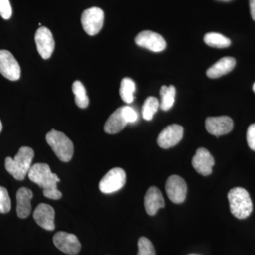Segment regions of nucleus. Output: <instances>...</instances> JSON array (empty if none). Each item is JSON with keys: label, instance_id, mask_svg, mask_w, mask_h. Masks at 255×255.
I'll use <instances>...</instances> for the list:
<instances>
[{"label": "nucleus", "instance_id": "f257e3e1", "mask_svg": "<svg viewBox=\"0 0 255 255\" xmlns=\"http://www.w3.org/2000/svg\"><path fill=\"white\" fill-rule=\"evenodd\" d=\"M28 176L31 182L43 189V195L46 197L53 200H58L61 198L62 193L57 188V183L60 182V179L57 174L51 172L48 164H33Z\"/></svg>", "mask_w": 255, "mask_h": 255}, {"label": "nucleus", "instance_id": "f03ea898", "mask_svg": "<svg viewBox=\"0 0 255 255\" xmlns=\"http://www.w3.org/2000/svg\"><path fill=\"white\" fill-rule=\"evenodd\" d=\"M33 157L34 152L31 147L23 146L20 147L14 158L6 157L5 168L16 180H23L32 167Z\"/></svg>", "mask_w": 255, "mask_h": 255}, {"label": "nucleus", "instance_id": "7ed1b4c3", "mask_svg": "<svg viewBox=\"0 0 255 255\" xmlns=\"http://www.w3.org/2000/svg\"><path fill=\"white\" fill-rule=\"evenodd\" d=\"M231 211L235 217L245 219L253 211L252 202L249 193L242 187L233 188L228 194Z\"/></svg>", "mask_w": 255, "mask_h": 255}, {"label": "nucleus", "instance_id": "20e7f679", "mask_svg": "<svg viewBox=\"0 0 255 255\" xmlns=\"http://www.w3.org/2000/svg\"><path fill=\"white\" fill-rule=\"evenodd\" d=\"M46 139L48 145L60 160L65 162L70 161L74 154V145L68 136L63 132L52 130L47 133Z\"/></svg>", "mask_w": 255, "mask_h": 255}, {"label": "nucleus", "instance_id": "39448f33", "mask_svg": "<svg viewBox=\"0 0 255 255\" xmlns=\"http://www.w3.org/2000/svg\"><path fill=\"white\" fill-rule=\"evenodd\" d=\"M105 14L100 8L92 7L85 10L81 16L84 31L90 36H95L103 27Z\"/></svg>", "mask_w": 255, "mask_h": 255}, {"label": "nucleus", "instance_id": "423d86ee", "mask_svg": "<svg viewBox=\"0 0 255 255\" xmlns=\"http://www.w3.org/2000/svg\"><path fill=\"white\" fill-rule=\"evenodd\" d=\"M126 183V173L123 169L116 167L109 171L101 179L99 188L104 194H112L122 189Z\"/></svg>", "mask_w": 255, "mask_h": 255}, {"label": "nucleus", "instance_id": "0eeeda50", "mask_svg": "<svg viewBox=\"0 0 255 255\" xmlns=\"http://www.w3.org/2000/svg\"><path fill=\"white\" fill-rule=\"evenodd\" d=\"M0 73L11 81H16L21 77L19 64L8 50H0Z\"/></svg>", "mask_w": 255, "mask_h": 255}, {"label": "nucleus", "instance_id": "6e6552de", "mask_svg": "<svg viewBox=\"0 0 255 255\" xmlns=\"http://www.w3.org/2000/svg\"><path fill=\"white\" fill-rule=\"evenodd\" d=\"M35 42L41 58L45 60L50 58L55 48L54 38L51 31L48 28L41 26L36 32Z\"/></svg>", "mask_w": 255, "mask_h": 255}, {"label": "nucleus", "instance_id": "1a4fd4ad", "mask_svg": "<svg viewBox=\"0 0 255 255\" xmlns=\"http://www.w3.org/2000/svg\"><path fill=\"white\" fill-rule=\"evenodd\" d=\"M167 196L174 204H182L187 197V186L183 178L178 175H172L168 178L165 184Z\"/></svg>", "mask_w": 255, "mask_h": 255}, {"label": "nucleus", "instance_id": "9d476101", "mask_svg": "<svg viewBox=\"0 0 255 255\" xmlns=\"http://www.w3.org/2000/svg\"><path fill=\"white\" fill-rule=\"evenodd\" d=\"M53 243L60 251L69 255H78L81 249V244L77 236L63 231L53 236Z\"/></svg>", "mask_w": 255, "mask_h": 255}, {"label": "nucleus", "instance_id": "9b49d317", "mask_svg": "<svg viewBox=\"0 0 255 255\" xmlns=\"http://www.w3.org/2000/svg\"><path fill=\"white\" fill-rule=\"evenodd\" d=\"M137 46L155 53L163 51L167 46L165 40L159 33L151 31L140 32L135 39Z\"/></svg>", "mask_w": 255, "mask_h": 255}, {"label": "nucleus", "instance_id": "f8f14e48", "mask_svg": "<svg viewBox=\"0 0 255 255\" xmlns=\"http://www.w3.org/2000/svg\"><path fill=\"white\" fill-rule=\"evenodd\" d=\"M184 134V128L178 124L168 126L159 133L157 144L163 149H168L177 145Z\"/></svg>", "mask_w": 255, "mask_h": 255}, {"label": "nucleus", "instance_id": "ddd939ff", "mask_svg": "<svg viewBox=\"0 0 255 255\" xmlns=\"http://www.w3.org/2000/svg\"><path fill=\"white\" fill-rule=\"evenodd\" d=\"M214 164V157L207 149L200 147L196 150L195 155L193 157L192 165L198 173L203 176L209 175L212 173Z\"/></svg>", "mask_w": 255, "mask_h": 255}, {"label": "nucleus", "instance_id": "4468645a", "mask_svg": "<svg viewBox=\"0 0 255 255\" xmlns=\"http://www.w3.org/2000/svg\"><path fill=\"white\" fill-rule=\"evenodd\" d=\"M206 128L211 135L219 137L229 133L233 130V122L227 116L208 117L206 120Z\"/></svg>", "mask_w": 255, "mask_h": 255}, {"label": "nucleus", "instance_id": "2eb2a0df", "mask_svg": "<svg viewBox=\"0 0 255 255\" xmlns=\"http://www.w3.org/2000/svg\"><path fill=\"white\" fill-rule=\"evenodd\" d=\"M33 219L40 227L46 231L55 229V211L48 204H40L37 206L33 212Z\"/></svg>", "mask_w": 255, "mask_h": 255}, {"label": "nucleus", "instance_id": "dca6fc26", "mask_svg": "<svg viewBox=\"0 0 255 255\" xmlns=\"http://www.w3.org/2000/svg\"><path fill=\"white\" fill-rule=\"evenodd\" d=\"M164 200L162 192L158 188L151 187L145 196L146 212L150 216H155L159 209L164 208Z\"/></svg>", "mask_w": 255, "mask_h": 255}, {"label": "nucleus", "instance_id": "f3484780", "mask_svg": "<svg viewBox=\"0 0 255 255\" xmlns=\"http://www.w3.org/2000/svg\"><path fill=\"white\" fill-rule=\"evenodd\" d=\"M33 198V192L31 189L21 187L16 193V213L20 219H26L31 211V201Z\"/></svg>", "mask_w": 255, "mask_h": 255}, {"label": "nucleus", "instance_id": "a211bd4d", "mask_svg": "<svg viewBox=\"0 0 255 255\" xmlns=\"http://www.w3.org/2000/svg\"><path fill=\"white\" fill-rule=\"evenodd\" d=\"M236 65V60L234 58L224 57L209 68L206 72V75L211 79L221 78L232 71Z\"/></svg>", "mask_w": 255, "mask_h": 255}, {"label": "nucleus", "instance_id": "6ab92c4d", "mask_svg": "<svg viewBox=\"0 0 255 255\" xmlns=\"http://www.w3.org/2000/svg\"><path fill=\"white\" fill-rule=\"evenodd\" d=\"M128 124L127 121L124 119L122 107L117 109L113 112L105 124V131L108 134L118 133L123 130Z\"/></svg>", "mask_w": 255, "mask_h": 255}, {"label": "nucleus", "instance_id": "aec40b11", "mask_svg": "<svg viewBox=\"0 0 255 255\" xmlns=\"http://www.w3.org/2000/svg\"><path fill=\"white\" fill-rule=\"evenodd\" d=\"M136 90L135 82L131 78H125L121 82L120 94L121 98L127 104L132 103L134 101V93Z\"/></svg>", "mask_w": 255, "mask_h": 255}, {"label": "nucleus", "instance_id": "412c9836", "mask_svg": "<svg viewBox=\"0 0 255 255\" xmlns=\"http://www.w3.org/2000/svg\"><path fill=\"white\" fill-rule=\"evenodd\" d=\"M204 42L208 46L216 48H226L231 46V41L223 35L219 33H206L204 38Z\"/></svg>", "mask_w": 255, "mask_h": 255}, {"label": "nucleus", "instance_id": "4be33fe9", "mask_svg": "<svg viewBox=\"0 0 255 255\" xmlns=\"http://www.w3.org/2000/svg\"><path fill=\"white\" fill-rule=\"evenodd\" d=\"M161 110L168 111L173 107L175 102L176 89L173 85L169 87L162 86L160 90Z\"/></svg>", "mask_w": 255, "mask_h": 255}, {"label": "nucleus", "instance_id": "5701e85b", "mask_svg": "<svg viewBox=\"0 0 255 255\" xmlns=\"http://www.w3.org/2000/svg\"><path fill=\"white\" fill-rule=\"evenodd\" d=\"M73 92L75 95V104L77 106L81 109L87 108L90 101L87 97L85 87L82 85L81 82L77 80L73 82Z\"/></svg>", "mask_w": 255, "mask_h": 255}, {"label": "nucleus", "instance_id": "b1692460", "mask_svg": "<svg viewBox=\"0 0 255 255\" xmlns=\"http://www.w3.org/2000/svg\"><path fill=\"white\" fill-rule=\"evenodd\" d=\"M160 107L158 100L154 97H149L145 101L143 107H142V117L146 121H151L153 119L154 116L157 113Z\"/></svg>", "mask_w": 255, "mask_h": 255}, {"label": "nucleus", "instance_id": "393cba45", "mask_svg": "<svg viewBox=\"0 0 255 255\" xmlns=\"http://www.w3.org/2000/svg\"><path fill=\"white\" fill-rule=\"evenodd\" d=\"M137 255H156L155 248L150 240L145 237L139 239Z\"/></svg>", "mask_w": 255, "mask_h": 255}, {"label": "nucleus", "instance_id": "a878e982", "mask_svg": "<svg viewBox=\"0 0 255 255\" xmlns=\"http://www.w3.org/2000/svg\"><path fill=\"white\" fill-rule=\"evenodd\" d=\"M11 207V199L7 190L0 186V213L6 214L9 212Z\"/></svg>", "mask_w": 255, "mask_h": 255}, {"label": "nucleus", "instance_id": "bb28decb", "mask_svg": "<svg viewBox=\"0 0 255 255\" xmlns=\"http://www.w3.org/2000/svg\"><path fill=\"white\" fill-rule=\"evenodd\" d=\"M12 9L9 0H0V16L4 19L8 20L11 17Z\"/></svg>", "mask_w": 255, "mask_h": 255}, {"label": "nucleus", "instance_id": "cd10ccee", "mask_svg": "<svg viewBox=\"0 0 255 255\" xmlns=\"http://www.w3.org/2000/svg\"><path fill=\"white\" fill-rule=\"evenodd\" d=\"M122 111H123V115L124 119H126L128 124L134 123L137 120V114L132 107H122Z\"/></svg>", "mask_w": 255, "mask_h": 255}, {"label": "nucleus", "instance_id": "c85d7f7f", "mask_svg": "<svg viewBox=\"0 0 255 255\" xmlns=\"http://www.w3.org/2000/svg\"><path fill=\"white\" fill-rule=\"evenodd\" d=\"M247 141L251 150L255 151V124H251L247 132Z\"/></svg>", "mask_w": 255, "mask_h": 255}, {"label": "nucleus", "instance_id": "c756f323", "mask_svg": "<svg viewBox=\"0 0 255 255\" xmlns=\"http://www.w3.org/2000/svg\"><path fill=\"white\" fill-rule=\"evenodd\" d=\"M250 9L252 18L255 21V0H250Z\"/></svg>", "mask_w": 255, "mask_h": 255}, {"label": "nucleus", "instance_id": "7c9ffc66", "mask_svg": "<svg viewBox=\"0 0 255 255\" xmlns=\"http://www.w3.org/2000/svg\"><path fill=\"white\" fill-rule=\"evenodd\" d=\"M1 130H2V124H1V121H0V132H1Z\"/></svg>", "mask_w": 255, "mask_h": 255}, {"label": "nucleus", "instance_id": "2f4dec72", "mask_svg": "<svg viewBox=\"0 0 255 255\" xmlns=\"http://www.w3.org/2000/svg\"><path fill=\"white\" fill-rule=\"evenodd\" d=\"M253 91L255 92V82L254 85H253Z\"/></svg>", "mask_w": 255, "mask_h": 255}, {"label": "nucleus", "instance_id": "473e14b6", "mask_svg": "<svg viewBox=\"0 0 255 255\" xmlns=\"http://www.w3.org/2000/svg\"></svg>", "mask_w": 255, "mask_h": 255}]
</instances>
